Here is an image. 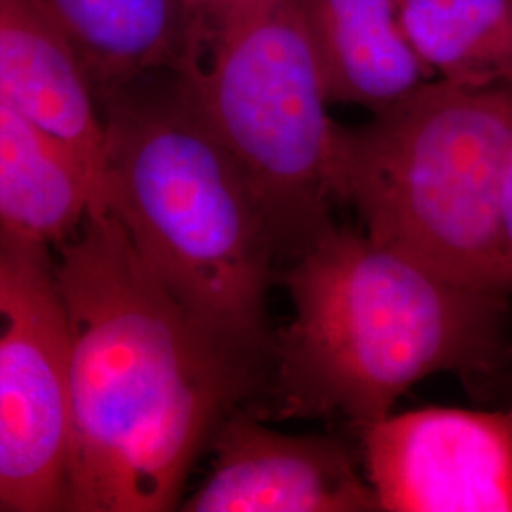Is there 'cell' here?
Masks as SVG:
<instances>
[{"label":"cell","mask_w":512,"mask_h":512,"mask_svg":"<svg viewBox=\"0 0 512 512\" xmlns=\"http://www.w3.org/2000/svg\"><path fill=\"white\" fill-rule=\"evenodd\" d=\"M69 327L65 511L179 509L186 478L268 372L169 293L109 211L57 243Z\"/></svg>","instance_id":"1"},{"label":"cell","mask_w":512,"mask_h":512,"mask_svg":"<svg viewBox=\"0 0 512 512\" xmlns=\"http://www.w3.org/2000/svg\"><path fill=\"white\" fill-rule=\"evenodd\" d=\"M277 277L293 302L268 378L279 418H342L363 433L435 374L512 387L511 294L336 224Z\"/></svg>","instance_id":"2"},{"label":"cell","mask_w":512,"mask_h":512,"mask_svg":"<svg viewBox=\"0 0 512 512\" xmlns=\"http://www.w3.org/2000/svg\"><path fill=\"white\" fill-rule=\"evenodd\" d=\"M103 209L165 289L220 342L270 370L272 220L175 67L97 93Z\"/></svg>","instance_id":"3"},{"label":"cell","mask_w":512,"mask_h":512,"mask_svg":"<svg viewBox=\"0 0 512 512\" xmlns=\"http://www.w3.org/2000/svg\"><path fill=\"white\" fill-rule=\"evenodd\" d=\"M511 160L512 84L433 78L363 126L336 124L332 192L368 238L507 293L501 207Z\"/></svg>","instance_id":"4"},{"label":"cell","mask_w":512,"mask_h":512,"mask_svg":"<svg viewBox=\"0 0 512 512\" xmlns=\"http://www.w3.org/2000/svg\"><path fill=\"white\" fill-rule=\"evenodd\" d=\"M236 156L289 264L330 224L336 122L300 0L196 6L175 67Z\"/></svg>","instance_id":"5"},{"label":"cell","mask_w":512,"mask_h":512,"mask_svg":"<svg viewBox=\"0 0 512 512\" xmlns=\"http://www.w3.org/2000/svg\"><path fill=\"white\" fill-rule=\"evenodd\" d=\"M69 327L50 245L0 232V509L65 511Z\"/></svg>","instance_id":"6"},{"label":"cell","mask_w":512,"mask_h":512,"mask_svg":"<svg viewBox=\"0 0 512 512\" xmlns=\"http://www.w3.org/2000/svg\"><path fill=\"white\" fill-rule=\"evenodd\" d=\"M361 440L380 511L512 512V403L391 412Z\"/></svg>","instance_id":"7"},{"label":"cell","mask_w":512,"mask_h":512,"mask_svg":"<svg viewBox=\"0 0 512 512\" xmlns=\"http://www.w3.org/2000/svg\"><path fill=\"white\" fill-rule=\"evenodd\" d=\"M211 448V469L181 511H380L365 469L340 439L283 433L239 406L220 421Z\"/></svg>","instance_id":"8"},{"label":"cell","mask_w":512,"mask_h":512,"mask_svg":"<svg viewBox=\"0 0 512 512\" xmlns=\"http://www.w3.org/2000/svg\"><path fill=\"white\" fill-rule=\"evenodd\" d=\"M0 103L73 150L103 211L101 107L73 48L37 0H0Z\"/></svg>","instance_id":"9"},{"label":"cell","mask_w":512,"mask_h":512,"mask_svg":"<svg viewBox=\"0 0 512 512\" xmlns=\"http://www.w3.org/2000/svg\"><path fill=\"white\" fill-rule=\"evenodd\" d=\"M330 103L374 112L435 76L406 35L399 0H300Z\"/></svg>","instance_id":"10"},{"label":"cell","mask_w":512,"mask_h":512,"mask_svg":"<svg viewBox=\"0 0 512 512\" xmlns=\"http://www.w3.org/2000/svg\"><path fill=\"white\" fill-rule=\"evenodd\" d=\"M67 38L95 95L177 67L188 48L192 0H37Z\"/></svg>","instance_id":"11"},{"label":"cell","mask_w":512,"mask_h":512,"mask_svg":"<svg viewBox=\"0 0 512 512\" xmlns=\"http://www.w3.org/2000/svg\"><path fill=\"white\" fill-rule=\"evenodd\" d=\"M90 211L97 194L73 150L0 103V232L57 245Z\"/></svg>","instance_id":"12"},{"label":"cell","mask_w":512,"mask_h":512,"mask_svg":"<svg viewBox=\"0 0 512 512\" xmlns=\"http://www.w3.org/2000/svg\"><path fill=\"white\" fill-rule=\"evenodd\" d=\"M404 29L435 78L512 84V0H399Z\"/></svg>","instance_id":"13"},{"label":"cell","mask_w":512,"mask_h":512,"mask_svg":"<svg viewBox=\"0 0 512 512\" xmlns=\"http://www.w3.org/2000/svg\"><path fill=\"white\" fill-rule=\"evenodd\" d=\"M501 260H503V289L512 294V160L505 179L501 207Z\"/></svg>","instance_id":"14"},{"label":"cell","mask_w":512,"mask_h":512,"mask_svg":"<svg viewBox=\"0 0 512 512\" xmlns=\"http://www.w3.org/2000/svg\"><path fill=\"white\" fill-rule=\"evenodd\" d=\"M220 2H226V0H192L194 6H209V4H220Z\"/></svg>","instance_id":"15"}]
</instances>
